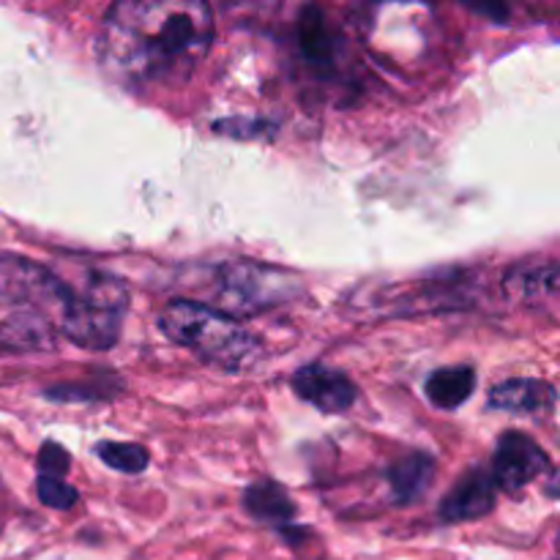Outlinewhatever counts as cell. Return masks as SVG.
<instances>
[{"instance_id": "17", "label": "cell", "mask_w": 560, "mask_h": 560, "mask_svg": "<svg viewBox=\"0 0 560 560\" xmlns=\"http://www.w3.org/2000/svg\"><path fill=\"white\" fill-rule=\"evenodd\" d=\"M217 129H230L224 131V135H233V137H260V129H271L268 124H260V120H249V124H241V120H222V124H217Z\"/></svg>"}, {"instance_id": "6", "label": "cell", "mask_w": 560, "mask_h": 560, "mask_svg": "<svg viewBox=\"0 0 560 560\" xmlns=\"http://www.w3.org/2000/svg\"><path fill=\"white\" fill-rule=\"evenodd\" d=\"M293 392L299 394V399H304L312 408L328 416L350 410L355 397H359V388H355V383L345 372L328 370V366L320 364L301 366L293 375Z\"/></svg>"}, {"instance_id": "3", "label": "cell", "mask_w": 560, "mask_h": 560, "mask_svg": "<svg viewBox=\"0 0 560 560\" xmlns=\"http://www.w3.org/2000/svg\"><path fill=\"white\" fill-rule=\"evenodd\" d=\"M126 306H129V290L120 279L91 273L80 288H71L69 301L58 315L60 334L82 348H113L120 337Z\"/></svg>"}, {"instance_id": "1", "label": "cell", "mask_w": 560, "mask_h": 560, "mask_svg": "<svg viewBox=\"0 0 560 560\" xmlns=\"http://www.w3.org/2000/svg\"><path fill=\"white\" fill-rule=\"evenodd\" d=\"M213 42V14L197 0H126L102 22L98 58L129 85L189 80Z\"/></svg>"}, {"instance_id": "12", "label": "cell", "mask_w": 560, "mask_h": 560, "mask_svg": "<svg viewBox=\"0 0 560 560\" xmlns=\"http://www.w3.org/2000/svg\"><path fill=\"white\" fill-rule=\"evenodd\" d=\"M476 388V372L470 366H443L427 381V399L441 410H454L468 402Z\"/></svg>"}, {"instance_id": "4", "label": "cell", "mask_w": 560, "mask_h": 560, "mask_svg": "<svg viewBox=\"0 0 560 560\" xmlns=\"http://www.w3.org/2000/svg\"><path fill=\"white\" fill-rule=\"evenodd\" d=\"M301 279L262 262H222L213 271V310L222 315H255L295 299Z\"/></svg>"}, {"instance_id": "16", "label": "cell", "mask_w": 560, "mask_h": 560, "mask_svg": "<svg viewBox=\"0 0 560 560\" xmlns=\"http://www.w3.org/2000/svg\"><path fill=\"white\" fill-rule=\"evenodd\" d=\"M69 470V454L58 443H44L38 452V476H52V479H63Z\"/></svg>"}, {"instance_id": "8", "label": "cell", "mask_w": 560, "mask_h": 560, "mask_svg": "<svg viewBox=\"0 0 560 560\" xmlns=\"http://www.w3.org/2000/svg\"><path fill=\"white\" fill-rule=\"evenodd\" d=\"M490 408L517 416H545L556 410V386L534 377H512L490 388Z\"/></svg>"}, {"instance_id": "2", "label": "cell", "mask_w": 560, "mask_h": 560, "mask_svg": "<svg viewBox=\"0 0 560 560\" xmlns=\"http://www.w3.org/2000/svg\"><path fill=\"white\" fill-rule=\"evenodd\" d=\"M159 326L173 342L222 370L241 372L260 355V342L241 323L197 301H173L159 317Z\"/></svg>"}, {"instance_id": "9", "label": "cell", "mask_w": 560, "mask_h": 560, "mask_svg": "<svg viewBox=\"0 0 560 560\" xmlns=\"http://www.w3.org/2000/svg\"><path fill=\"white\" fill-rule=\"evenodd\" d=\"M435 479V459L427 454H408L388 470V487L397 503H416L424 498Z\"/></svg>"}, {"instance_id": "10", "label": "cell", "mask_w": 560, "mask_h": 560, "mask_svg": "<svg viewBox=\"0 0 560 560\" xmlns=\"http://www.w3.org/2000/svg\"><path fill=\"white\" fill-rule=\"evenodd\" d=\"M244 506L255 520L266 525H279V528H284L295 517V506L288 492H284V487H279L271 479L255 481V485L246 487Z\"/></svg>"}, {"instance_id": "5", "label": "cell", "mask_w": 560, "mask_h": 560, "mask_svg": "<svg viewBox=\"0 0 560 560\" xmlns=\"http://www.w3.org/2000/svg\"><path fill=\"white\" fill-rule=\"evenodd\" d=\"M550 470V454L525 432H506L492 457V481L506 492L525 490L530 481Z\"/></svg>"}, {"instance_id": "14", "label": "cell", "mask_w": 560, "mask_h": 560, "mask_svg": "<svg viewBox=\"0 0 560 560\" xmlns=\"http://www.w3.org/2000/svg\"><path fill=\"white\" fill-rule=\"evenodd\" d=\"M96 457L102 459L107 468L118 470V474L137 476L148 468V452L137 443H113L104 441L96 446Z\"/></svg>"}, {"instance_id": "7", "label": "cell", "mask_w": 560, "mask_h": 560, "mask_svg": "<svg viewBox=\"0 0 560 560\" xmlns=\"http://www.w3.org/2000/svg\"><path fill=\"white\" fill-rule=\"evenodd\" d=\"M495 509V481L487 470L476 468L459 479V485L443 498L441 520L448 525L481 520Z\"/></svg>"}, {"instance_id": "11", "label": "cell", "mask_w": 560, "mask_h": 560, "mask_svg": "<svg viewBox=\"0 0 560 560\" xmlns=\"http://www.w3.org/2000/svg\"><path fill=\"white\" fill-rule=\"evenodd\" d=\"M503 288L512 301H523V304L545 301L558 290V266L556 262H536V266L514 268L509 271Z\"/></svg>"}, {"instance_id": "15", "label": "cell", "mask_w": 560, "mask_h": 560, "mask_svg": "<svg viewBox=\"0 0 560 560\" xmlns=\"http://www.w3.org/2000/svg\"><path fill=\"white\" fill-rule=\"evenodd\" d=\"M36 492L38 501L49 509H60V512H69L77 503V490L71 485H66L63 479H52V476H38L36 479Z\"/></svg>"}, {"instance_id": "13", "label": "cell", "mask_w": 560, "mask_h": 560, "mask_svg": "<svg viewBox=\"0 0 560 560\" xmlns=\"http://www.w3.org/2000/svg\"><path fill=\"white\" fill-rule=\"evenodd\" d=\"M301 49H304L306 58L317 66L331 63L334 52H337V44H334L331 33H328L323 14L317 9H306L301 16Z\"/></svg>"}]
</instances>
